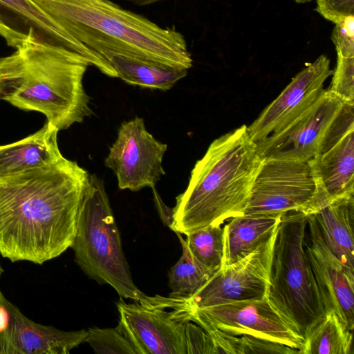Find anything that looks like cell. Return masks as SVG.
Returning <instances> with one entry per match:
<instances>
[{"instance_id":"cell-1","label":"cell","mask_w":354,"mask_h":354,"mask_svg":"<svg viewBox=\"0 0 354 354\" xmlns=\"http://www.w3.org/2000/svg\"><path fill=\"white\" fill-rule=\"evenodd\" d=\"M89 176L63 157L47 167L0 178V254L41 265L71 248Z\"/></svg>"},{"instance_id":"cell-2","label":"cell","mask_w":354,"mask_h":354,"mask_svg":"<svg viewBox=\"0 0 354 354\" xmlns=\"http://www.w3.org/2000/svg\"><path fill=\"white\" fill-rule=\"evenodd\" d=\"M66 34L75 53L102 73L118 77L113 55L189 69L193 59L184 36L110 0H32Z\"/></svg>"},{"instance_id":"cell-3","label":"cell","mask_w":354,"mask_h":354,"mask_svg":"<svg viewBox=\"0 0 354 354\" xmlns=\"http://www.w3.org/2000/svg\"><path fill=\"white\" fill-rule=\"evenodd\" d=\"M89 66L73 51L26 41L0 58L1 100L43 113L59 131L67 129L93 114L83 84Z\"/></svg>"},{"instance_id":"cell-4","label":"cell","mask_w":354,"mask_h":354,"mask_svg":"<svg viewBox=\"0 0 354 354\" xmlns=\"http://www.w3.org/2000/svg\"><path fill=\"white\" fill-rule=\"evenodd\" d=\"M262 161L245 124L215 139L176 198L171 230L187 235L243 214Z\"/></svg>"},{"instance_id":"cell-5","label":"cell","mask_w":354,"mask_h":354,"mask_svg":"<svg viewBox=\"0 0 354 354\" xmlns=\"http://www.w3.org/2000/svg\"><path fill=\"white\" fill-rule=\"evenodd\" d=\"M307 214H281L274 234L266 297L304 342L326 315L305 248Z\"/></svg>"},{"instance_id":"cell-6","label":"cell","mask_w":354,"mask_h":354,"mask_svg":"<svg viewBox=\"0 0 354 354\" xmlns=\"http://www.w3.org/2000/svg\"><path fill=\"white\" fill-rule=\"evenodd\" d=\"M103 180L89 176L71 248L90 278L110 285L121 298L139 301L147 295L134 284Z\"/></svg>"},{"instance_id":"cell-7","label":"cell","mask_w":354,"mask_h":354,"mask_svg":"<svg viewBox=\"0 0 354 354\" xmlns=\"http://www.w3.org/2000/svg\"><path fill=\"white\" fill-rule=\"evenodd\" d=\"M317 190L310 160L263 158L243 214L302 212L313 201Z\"/></svg>"},{"instance_id":"cell-8","label":"cell","mask_w":354,"mask_h":354,"mask_svg":"<svg viewBox=\"0 0 354 354\" xmlns=\"http://www.w3.org/2000/svg\"><path fill=\"white\" fill-rule=\"evenodd\" d=\"M274 234L266 244L247 257L221 267L192 296L168 297V306L171 309L194 310L266 297Z\"/></svg>"},{"instance_id":"cell-9","label":"cell","mask_w":354,"mask_h":354,"mask_svg":"<svg viewBox=\"0 0 354 354\" xmlns=\"http://www.w3.org/2000/svg\"><path fill=\"white\" fill-rule=\"evenodd\" d=\"M182 310L190 322L203 329H216L234 336L249 335L263 338L298 349L299 353L304 347V339L290 328L267 297Z\"/></svg>"},{"instance_id":"cell-10","label":"cell","mask_w":354,"mask_h":354,"mask_svg":"<svg viewBox=\"0 0 354 354\" xmlns=\"http://www.w3.org/2000/svg\"><path fill=\"white\" fill-rule=\"evenodd\" d=\"M116 306L120 313L117 328L137 354H187L186 330L190 321L180 311H167L147 295L133 303L121 299Z\"/></svg>"},{"instance_id":"cell-11","label":"cell","mask_w":354,"mask_h":354,"mask_svg":"<svg viewBox=\"0 0 354 354\" xmlns=\"http://www.w3.org/2000/svg\"><path fill=\"white\" fill-rule=\"evenodd\" d=\"M167 145L156 140L136 117L123 122L104 165L115 173L120 189L137 192L153 187L165 171L162 160Z\"/></svg>"},{"instance_id":"cell-12","label":"cell","mask_w":354,"mask_h":354,"mask_svg":"<svg viewBox=\"0 0 354 354\" xmlns=\"http://www.w3.org/2000/svg\"><path fill=\"white\" fill-rule=\"evenodd\" d=\"M344 102L324 90L317 100L279 133L257 142L260 156L306 161L317 154Z\"/></svg>"},{"instance_id":"cell-13","label":"cell","mask_w":354,"mask_h":354,"mask_svg":"<svg viewBox=\"0 0 354 354\" xmlns=\"http://www.w3.org/2000/svg\"><path fill=\"white\" fill-rule=\"evenodd\" d=\"M310 163L317 190L308 207V213L334 200L354 194V123L346 118H337Z\"/></svg>"},{"instance_id":"cell-14","label":"cell","mask_w":354,"mask_h":354,"mask_svg":"<svg viewBox=\"0 0 354 354\" xmlns=\"http://www.w3.org/2000/svg\"><path fill=\"white\" fill-rule=\"evenodd\" d=\"M333 73L324 55L309 63L248 127L252 140L257 143L274 135L298 118L321 95L324 82Z\"/></svg>"},{"instance_id":"cell-15","label":"cell","mask_w":354,"mask_h":354,"mask_svg":"<svg viewBox=\"0 0 354 354\" xmlns=\"http://www.w3.org/2000/svg\"><path fill=\"white\" fill-rule=\"evenodd\" d=\"M305 248L322 303L351 331L354 328V271L335 257L322 239L314 218L307 214Z\"/></svg>"},{"instance_id":"cell-16","label":"cell","mask_w":354,"mask_h":354,"mask_svg":"<svg viewBox=\"0 0 354 354\" xmlns=\"http://www.w3.org/2000/svg\"><path fill=\"white\" fill-rule=\"evenodd\" d=\"M0 36L15 48L35 41L73 51L69 37L32 0H0Z\"/></svg>"},{"instance_id":"cell-17","label":"cell","mask_w":354,"mask_h":354,"mask_svg":"<svg viewBox=\"0 0 354 354\" xmlns=\"http://www.w3.org/2000/svg\"><path fill=\"white\" fill-rule=\"evenodd\" d=\"M58 131L46 120L35 133L14 143L0 145V178L47 167L62 159Z\"/></svg>"},{"instance_id":"cell-18","label":"cell","mask_w":354,"mask_h":354,"mask_svg":"<svg viewBox=\"0 0 354 354\" xmlns=\"http://www.w3.org/2000/svg\"><path fill=\"white\" fill-rule=\"evenodd\" d=\"M16 354H68L85 342L88 330L65 331L30 319L12 302Z\"/></svg>"},{"instance_id":"cell-19","label":"cell","mask_w":354,"mask_h":354,"mask_svg":"<svg viewBox=\"0 0 354 354\" xmlns=\"http://www.w3.org/2000/svg\"><path fill=\"white\" fill-rule=\"evenodd\" d=\"M310 214L330 252L354 271V194L329 202Z\"/></svg>"},{"instance_id":"cell-20","label":"cell","mask_w":354,"mask_h":354,"mask_svg":"<svg viewBox=\"0 0 354 354\" xmlns=\"http://www.w3.org/2000/svg\"><path fill=\"white\" fill-rule=\"evenodd\" d=\"M281 216L243 214L233 217L223 227L221 267L241 260L266 244L274 234Z\"/></svg>"},{"instance_id":"cell-21","label":"cell","mask_w":354,"mask_h":354,"mask_svg":"<svg viewBox=\"0 0 354 354\" xmlns=\"http://www.w3.org/2000/svg\"><path fill=\"white\" fill-rule=\"evenodd\" d=\"M109 62L118 77L140 87L168 91L187 75V70L143 62L122 55H113Z\"/></svg>"},{"instance_id":"cell-22","label":"cell","mask_w":354,"mask_h":354,"mask_svg":"<svg viewBox=\"0 0 354 354\" xmlns=\"http://www.w3.org/2000/svg\"><path fill=\"white\" fill-rule=\"evenodd\" d=\"M353 353V331L330 311L308 333L299 354Z\"/></svg>"},{"instance_id":"cell-23","label":"cell","mask_w":354,"mask_h":354,"mask_svg":"<svg viewBox=\"0 0 354 354\" xmlns=\"http://www.w3.org/2000/svg\"><path fill=\"white\" fill-rule=\"evenodd\" d=\"M182 247L179 260L169 271V297H189L199 290L216 271L204 266L190 253L181 234L176 232Z\"/></svg>"},{"instance_id":"cell-24","label":"cell","mask_w":354,"mask_h":354,"mask_svg":"<svg viewBox=\"0 0 354 354\" xmlns=\"http://www.w3.org/2000/svg\"><path fill=\"white\" fill-rule=\"evenodd\" d=\"M212 337L214 354H299V351L249 335H230L216 329H203Z\"/></svg>"},{"instance_id":"cell-25","label":"cell","mask_w":354,"mask_h":354,"mask_svg":"<svg viewBox=\"0 0 354 354\" xmlns=\"http://www.w3.org/2000/svg\"><path fill=\"white\" fill-rule=\"evenodd\" d=\"M187 236L192 256L207 268L217 271L223 265L224 232L221 225H209Z\"/></svg>"},{"instance_id":"cell-26","label":"cell","mask_w":354,"mask_h":354,"mask_svg":"<svg viewBox=\"0 0 354 354\" xmlns=\"http://www.w3.org/2000/svg\"><path fill=\"white\" fill-rule=\"evenodd\" d=\"M97 354H137L127 337L116 328H89L85 339Z\"/></svg>"},{"instance_id":"cell-27","label":"cell","mask_w":354,"mask_h":354,"mask_svg":"<svg viewBox=\"0 0 354 354\" xmlns=\"http://www.w3.org/2000/svg\"><path fill=\"white\" fill-rule=\"evenodd\" d=\"M346 103H354V58L337 55V64L328 89Z\"/></svg>"},{"instance_id":"cell-28","label":"cell","mask_w":354,"mask_h":354,"mask_svg":"<svg viewBox=\"0 0 354 354\" xmlns=\"http://www.w3.org/2000/svg\"><path fill=\"white\" fill-rule=\"evenodd\" d=\"M331 39L337 55L354 58V15H351L335 24Z\"/></svg>"},{"instance_id":"cell-29","label":"cell","mask_w":354,"mask_h":354,"mask_svg":"<svg viewBox=\"0 0 354 354\" xmlns=\"http://www.w3.org/2000/svg\"><path fill=\"white\" fill-rule=\"evenodd\" d=\"M10 304L0 289V354H16Z\"/></svg>"},{"instance_id":"cell-30","label":"cell","mask_w":354,"mask_h":354,"mask_svg":"<svg viewBox=\"0 0 354 354\" xmlns=\"http://www.w3.org/2000/svg\"><path fill=\"white\" fill-rule=\"evenodd\" d=\"M316 11L335 24L354 15V0H317Z\"/></svg>"},{"instance_id":"cell-31","label":"cell","mask_w":354,"mask_h":354,"mask_svg":"<svg viewBox=\"0 0 354 354\" xmlns=\"http://www.w3.org/2000/svg\"><path fill=\"white\" fill-rule=\"evenodd\" d=\"M152 190L154 202L158 214L165 224L171 230L173 225V209L165 205L155 187H152Z\"/></svg>"},{"instance_id":"cell-32","label":"cell","mask_w":354,"mask_h":354,"mask_svg":"<svg viewBox=\"0 0 354 354\" xmlns=\"http://www.w3.org/2000/svg\"><path fill=\"white\" fill-rule=\"evenodd\" d=\"M164 0H133L135 4L140 6H149Z\"/></svg>"},{"instance_id":"cell-33","label":"cell","mask_w":354,"mask_h":354,"mask_svg":"<svg viewBox=\"0 0 354 354\" xmlns=\"http://www.w3.org/2000/svg\"><path fill=\"white\" fill-rule=\"evenodd\" d=\"M297 3H305L311 1L312 0H293Z\"/></svg>"},{"instance_id":"cell-34","label":"cell","mask_w":354,"mask_h":354,"mask_svg":"<svg viewBox=\"0 0 354 354\" xmlns=\"http://www.w3.org/2000/svg\"><path fill=\"white\" fill-rule=\"evenodd\" d=\"M3 269L2 268L1 263H0V278H1V276L3 273Z\"/></svg>"},{"instance_id":"cell-35","label":"cell","mask_w":354,"mask_h":354,"mask_svg":"<svg viewBox=\"0 0 354 354\" xmlns=\"http://www.w3.org/2000/svg\"><path fill=\"white\" fill-rule=\"evenodd\" d=\"M0 100H1V86H0Z\"/></svg>"}]
</instances>
